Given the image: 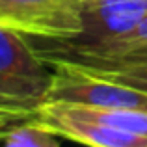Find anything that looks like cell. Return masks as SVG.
<instances>
[{
	"mask_svg": "<svg viewBox=\"0 0 147 147\" xmlns=\"http://www.w3.org/2000/svg\"><path fill=\"white\" fill-rule=\"evenodd\" d=\"M54 73L45 58L26 41L24 34L0 24V117L2 129L28 117L49 100Z\"/></svg>",
	"mask_w": 147,
	"mask_h": 147,
	"instance_id": "1",
	"label": "cell"
},
{
	"mask_svg": "<svg viewBox=\"0 0 147 147\" xmlns=\"http://www.w3.org/2000/svg\"><path fill=\"white\" fill-rule=\"evenodd\" d=\"M54 76L47 102H67L93 108H140L147 110V93L88 67L61 58H49Z\"/></svg>",
	"mask_w": 147,
	"mask_h": 147,
	"instance_id": "2",
	"label": "cell"
},
{
	"mask_svg": "<svg viewBox=\"0 0 147 147\" xmlns=\"http://www.w3.org/2000/svg\"><path fill=\"white\" fill-rule=\"evenodd\" d=\"M0 24L24 36L71 39L82 34V0H0Z\"/></svg>",
	"mask_w": 147,
	"mask_h": 147,
	"instance_id": "3",
	"label": "cell"
},
{
	"mask_svg": "<svg viewBox=\"0 0 147 147\" xmlns=\"http://www.w3.org/2000/svg\"><path fill=\"white\" fill-rule=\"evenodd\" d=\"M147 15V0H82L84 30L80 36L58 41L54 47H90L125 36Z\"/></svg>",
	"mask_w": 147,
	"mask_h": 147,
	"instance_id": "4",
	"label": "cell"
},
{
	"mask_svg": "<svg viewBox=\"0 0 147 147\" xmlns=\"http://www.w3.org/2000/svg\"><path fill=\"white\" fill-rule=\"evenodd\" d=\"M37 119L56 130L60 136L78 144L95 147H147L145 136L73 115L56 102H45L37 112Z\"/></svg>",
	"mask_w": 147,
	"mask_h": 147,
	"instance_id": "5",
	"label": "cell"
},
{
	"mask_svg": "<svg viewBox=\"0 0 147 147\" xmlns=\"http://www.w3.org/2000/svg\"><path fill=\"white\" fill-rule=\"evenodd\" d=\"M60 134L39 119L19 121L2 129V142L7 147H58Z\"/></svg>",
	"mask_w": 147,
	"mask_h": 147,
	"instance_id": "6",
	"label": "cell"
},
{
	"mask_svg": "<svg viewBox=\"0 0 147 147\" xmlns=\"http://www.w3.org/2000/svg\"><path fill=\"white\" fill-rule=\"evenodd\" d=\"M88 69L97 73V75L123 82L127 86H132L147 93V61H129V63H117V65H108V67H88Z\"/></svg>",
	"mask_w": 147,
	"mask_h": 147,
	"instance_id": "7",
	"label": "cell"
}]
</instances>
